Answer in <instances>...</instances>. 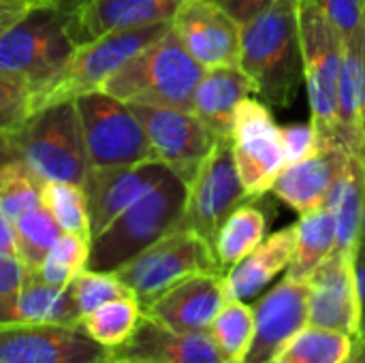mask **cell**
<instances>
[{"label":"cell","mask_w":365,"mask_h":363,"mask_svg":"<svg viewBox=\"0 0 365 363\" xmlns=\"http://www.w3.org/2000/svg\"><path fill=\"white\" fill-rule=\"evenodd\" d=\"M240 68L269 109H287L304 83L297 0H274L242 26Z\"/></svg>","instance_id":"obj_1"},{"label":"cell","mask_w":365,"mask_h":363,"mask_svg":"<svg viewBox=\"0 0 365 363\" xmlns=\"http://www.w3.org/2000/svg\"><path fill=\"white\" fill-rule=\"evenodd\" d=\"M188 186L171 169L128 205L103 233L92 237L86 270L115 272L141 250L180 227Z\"/></svg>","instance_id":"obj_2"},{"label":"cell","mask_w":365,"mask_h":363,"mask_svg":"<svg viewBox=\"0 0 365 363\" xmlns=\"http://www.w3.org/2000/svg\"><path fill=\"white\" fill-rule=\"evenodd\" d=\"M203 71L205 68L184 49L171 28L118 68L101 90L126 105L175 107L190 111L192 92Z\"/></svg>","instance_id":"obj_3"},{"label":"cell","mask_w":365,"mask_h":363,"mask_svg":"<svg viewBox=\"0 0 365 363\" xmlns=\"http://www.w3.org/2000/svg\"><path fill=\"white\" fill-rule=\"evenodd\" d=\"M9 150L43 182H68L83 188L92 171L73 101L32 111L9 135Z\"/></svg>","instance_id":"obj_4"},{"label":"cell","mask_w":365,"mask_h":363,"mask_svg":"<svg viewBox=\"0 0 365 363\" xmlns=\"http://www.w3.org/2000/svg\"><path fill=\"white\" fill-rule=\"evenodd\" d=\"M297 17L310 122L314 124L323 145L340 143L336 124L344 39L317 0H297Z\"/></svg>","instance_id":"obj_5"},{"label":"cell","mask_w":365,"mask_h":363,"mask_svg":"<svg viewBox=\"0 0 365 363\" xmlns=\"http://www.w3.org/2000/svg\"><path fill=\"white\" fill-rule=\"evenodd\" d=\"M169 30L171 21H158L139 28L115 30L79 45L60 75L32 94V111L58 103H71L81 94L101 90L118 68H122L133 56Z\"/></svg>","instance_id":"obj_6"},{"label":"cell","mask_w":365,"mask_h":363,"mask_svg":"<svg viewBox=\"0 0 365 363\" xmlns=\"http://www.w3.org/2000/svg\"><path fill=\"white\" fill-rule=\"evenodd\" d=\"M66 17L49 4H36L0 41V73L38 92L66 62L77 45L66 32Z\"/></svg>","instance_id":"obj_7"},{"label":"cell","mask_w":365,"mask_h":363,"mask_svg":"<svg viewBox=\"0 0 365 363\" xmlns=\"http://www.w3.org/2000/svg\"><path fill=\"white\" fill-rule=\"evenodd\" d=\"M203 272L225 274L218 265L214 246L199 233L178 227L113 274L130 289L143 308L173 285Z\"/></svg>","instance_id":"obj_8"},{"label":"cell","mask_w":365,"mask_h":363,"mask_svg":"<svg viewBox=\"0 0 365 363\" xmlns=\"http://www.w3.org/2000/svg\"><path fill=\"white\" fill-rule=\"evenodd\" d=\"M73 103L92 169L130 167L154 160L148 135L130 105L105 90L81 94Z\"/></svg>","instance_id":"obj_9"},{"label":"cell","mask_w":365,"mask_h":363,"mask_svg":"<svg viewBox=\"0 0 365 363\" xmlns=\"http://www.w3.org/2000/svg\"><path fill=\"white\" fill-rule=\"evenodd\" d=\"M231 150L244 190L250 199L267 195L287 167L282 148V131L276 124L272 109L252 96L237 105Z\"/></svg>","instance_id":"obj_10"},{"label":"cell","mask_w":365,"mask_h":363,"mask_svg":"<svg viewBox=\"0 0 365 363\" xmlns=\"http://www.w3.org/2000/svg\"><path fill=\"white\" fill-rule=\"evenodd\" d=\"M246 201H250V197L240 180L231 139H220L188 184V197L180 227L199 233L214 246L225 220Z\"/></svg>","instance_id":"obj_11"},{"label":"cell","mask_w":365,"mask_h":363,"mask_svg":"<svg viewBox=\"0 0 365 363\" xmlns=\"http://www.w3.org/2000/svg\"><path fill=\"white\" fill-rule=\"evenodd\" d=\"M130 109L148 135L154 160L188 186L220 139L188 109L148 105H130Z\"/></svg>","instance_id":"obj_12"},{"label":"cell","mask_w":365,"mask_h":363,"mask_svg":"<svg viewBox=\"0 0 365 363\" xmlns=\"http://www.w3.org/2000/svg\"><path fill=\"white\" fill-rule=\"evenodd\" d=\"M109 353L79 325H0V363H98Z\"/></svg>","instance_id":"obj_13"},{"label":"cell","mask_w":365,"mask_h":363,"mask_svg":"<svg viewBox=\"0 0 365 363\" xmlns=\"http://www.w3.org/2000/svg\"><path fill=\"white\" fill-rule=\"evenodd\" d=\"M229 300L225 274L203 272L173 285L141 310L143 317L169 332L207 334Z\"/></svg>","instance_id":"obj_14"},{"label":"cell","mask_w":365,"mask_h":363,"mask_svg":"<svg viewBox=\"0 0 365 363\" xmlns=\"http://www.w3.org/2000/svg\"><path fill=\"white\" fill-rule=\"evenodd\" d=\"M171 28L184 49L203 66H240L242 26L210 0H186Z\"/></svg>","instance_id":"obj_15"},{"label":"cell","mask_w":365,"mask_h":363,"mask_svg":"<svg viewBox=\"0 0 365 363\" xmlns=\"http://www.w3.org/2000/svg\"><path fill=\"white\" fill-rule=\"evenodd\" d=\"M308 325L336 329L357 338L359 293L355 255L331 250L308 280Z\"/></svg>","instance_id":"obj_16"},{"label":"cell","mask_w":365,"mask_h":363,"mask_svg":"<svg viewBox=\"0 0 365 363\" xmlns=\"http://www.w3.org/2000/svg\"><path fill=\"white\" fill-rule=\"evenodd\" d=\"M308 280L284 276L252 304L255 340L244 363H269L278 349L308 325Z\"/></svg>","instance_id":"obj_17"},{"label":"cell","mask_w":365,"mask_h":363,"mask_svg":"<svg viewBox=\"0 0 365 363\" xmlns=\"http://www.w3.org/2000/svg\"><path fill=\"white\" fill-rule=\"evenodd\" d=\"M165 171L167 167L158 160L130 167L92 169L83 186L92 237L103 233L128 205H133L152 184H156Z\"/></svg>","instance_id":"obj_18"},{"label":"cell","mask_w":365,"mask_h":363,"mask_svg":"<svg viewBox=\"0 0 365 363\" xmlns=\"http://www.w3.org/2000/svg\"><path fill=\"white\" fill-rule=\"evenodd\" d=\"M351 152L342 143H331L319 152L287 165L272 186V195L297 214L323 205L349 165Z\"/></svg>","instance_id":"obj_19"},{"label":"cell","mask_w":365,"mask_h":363,"mask_svg":"<svg viewBox=\"0 0 365 363\" xmlns=\"http://www.w3.org/2000/svg\"><path fill=\"white\" fill-rule=\"evenodd\" d=\"M186 0H92L66 17L73 43L86 45L115 30L171 21Z\"/></svg>","instance_id":"obj_20"},{"label":"cell","mask_w":365,"mask_h":363,"mask_svg":"<svg viewBox=\"0 0 365 363\" xmlns=\"http://www.w3.org/2000/svg\"><path fill=\"white\" fill-rule=\"evenodd\" d=\"M113 353L130 363H227L210 334H175L148 317Z\"/></svg>","instance_id":"obj_21"},{"label":"cell","mask_w":365,"mask_h":363,"mask_svg":"<svg viewBox=\"0 0 365 363\" xmlns=\"http://www.w3.org/2000/svg\"><path fill=\"white\" fill-rule=\"evenodd\" d=\"M252 94L257 86L240 66L205 68L192 92L190 111L218 139H231L237 105Z\"/></svg>","instance_id":"obj_22"},{"label":"cell","mask_w":365,"mask_h":363,"mask_svg":"<svg viewBox=\"0 0 365 363\" xmlns=\"http://www.w3.org/2000/svg\"><path fill=\"white\" fill-rule=\"evenodd\" d=\"M297 244V225L267 235L250 255L225 274L231 300H257L282 272L289 270Z\"/></svg>","instance_id":"obj_23"},{"label":"cell","mask_w":365,"mask_h":363,"mask_svg":"<svg viewBox=\"0 0 365 363\" xmlns=\"http://www.w3.org/2000/svg\"><path fill=\"white\" fill-rule=\"evenodd\" d=\"M336 135L351 154L365 160V24L344 39Z\"/></svg>","instance_id":"obj_24"},{"label":"cell","mask_w":365,"mask_h":363,"mask_svg":"<svg viewBox=\"0 0 365 363\" xmlns=\"http://www.w3.org/2000/svg\"><path fill=\"white\" fill-rule=\"evenodd\" d=\"M336 216V248L355 255L361 240V220L365 210V160L351 154L349 165L336 180L327 201Z\"/></svg>","instance_id":"obj_25"},{"label":"cell","mask_w":365,"mask_h":363,"mask_svg":"<svg viewBox=\"0 0 365 363\" xmlns=\"http://www.w3.org/2000/svg\"><path fill=\"white\" fill-rule=\"evenodd\" d=\"M15 323L32 325H79V312L71 285L56 287L45 282L36 270L26 267L24 285L17 297Z\"/></svg>","instance_id":"obj_26"},{"label":"cell","mask_w":365,"mask_h":363,"mask_svg":"<svg viewBox=\"0 0 365 363\" xmlns=\"http://www.w3.org/2000/svg\"><path fill=\"white\" fill-rule=\"evenodd\" d=\"M336 248V216L327 203L299 214L297 244L291 265L284 276L295 280H310L317 267Z\"/></svg>","instance_id":"obj_27"},{"label":"cell","mask_w":365,"mask_h":363,"mask_svg":"<svg viewBox=\"0 0 365 363\" xmlns=\"http://www.w3.org/2000/svg\"><path fill=\"white\" fill-rule=\"evenodd\" d=\"M269 216L265 210L250 201L240 205L220 227L214 240V252L220 270L227 274L235 267L246 255H250L267 237Z\"/></svg>","instance_id":"obj_28"},{"label":"cell","mask_w":365,"mask_h":363,"mask_svg":"<svg viewBox=\"0 0 365 363\" xmlns=\"http://www.w3.org/2000/svg\"><path fill=\"white\" fill-rule=\"evenodd\" d=\"M355 338L336 329L306 325L291 336L269 363H351Z\"/></svg>","instance_id":"obj_29"},{"label":"cell","mask_w":365,"mask_h":363,"mask_svg":"<svg viewBox=\"0 0 365 363\" xmlns=\"http://www.w3.org/2000/svg\"><path fill=\"white\" fill-rule=\"evenodd\" d=\"M141 319L143 310L137 297H120L81 317L79 327L96 344L115 351L133 338Z\"/></svg>","instance_id":"obj_30"},{"label":"cell","mask_w":365,"mask_h":363,"mask_svg":"<svg viewBox=\"0 0 365 363\" xmlns=\"http://www.w3.org/2000/svg\"><path fill=\"white\" fill-rule=\"evenodd\" d=\"M227 363H244L255 340L252 304L229 300L207 332Z\"/></svg>","instance_id":"obj_31"},{"label":"cell","mask_w":365,"mask_h":363,"mask_svg":"<svg viewBox=\"0 0 365 363\" xmlns=\"http://www.w3.org/2000/svg\"><path fill=\"white\" fill-rule=\"evenodd\" d=\"M43 180H38L17 156L6 150L0 156V210L9 220L43 203Z\"/></svg>","instance_id":"obj_32"},{"label":"cell","mask_w":365,"mask_h":363,"mask_svg":"<svg viewBox=\"0 0 365 363\" xmlns=\"http://www.w3.org/2000/svg\"><path fill=\"white\" fill-rule=\"evenodd\" d=\"M13 229L17 242V259L28 270H36L45 261L56 240L62 235L60 225L43 203L13 220Z\"/></svg>","instance_id":"obj_33"},{"label":"cell","mask_w":365,"mask_h":363,"mask_svg":"<svg viewBox=\"0 0 365 363\" xmlns=\"http://www.w3.org/2000/svg\"><path fill=\"white\" fill-rule=\"evenodd\" d=\"M41 199L64 233H75L92 240L88 199L81 186L68 182H43Z\"/></svg>","instance_id":"obj_34"},{"label":"cell","mask_w":365,"mask_h":363,"mask_svg":"<svg viewBox=\"0 0 365 363\" xmlns=\"http://www.w3.org/2000/svg\"><path fill=\"white\" fill-rule=\"evenodd\" d=\"M92 240L75 233H64L56 240L45 261L36 267L38 276L56 287H68L77 274L88 267Z\"/></svg>","instance_id":"obj_35"},{"label":"cell","mask_w":365,"mask_h":363,"mask_svg":"<svg viewBox=\"0 0 365 363\" xmlns=\"http://www.w3.org/2000/svg\"><path fill=\"white\" fill-rule=\"evenodd\" d=\"M71 291L79 319L101 308L107 302L120 297H135L130 289L113 272H94V270H83L81 274H77V278L71 282Z\"/></svg>","instance_id":"obj_36"},{"label":"cell","mask_w":365,"mask_h":363,"mask_svg":"<svg viewBox=\"0 0 365 363\" xmlns=\"http://www.w3.org/2000/svg\"><path fill=\"white\" fill-rule=\"evenodd\" d=\"M32 113V92L26 83L0 73V133H15Z\"/></svg>","instance_id":"obj_37"},{"label":"cell","mask_w":365,"mask_h":363,"mask_svg":"<svg viewBox=\"0 0 365 363\" xmlns=\"http://www.w3.org/2000/svg\"><path fill=\"white\" fill-rule=\"evenodd\" d=\"M24 276L26 265L17 257L0 255V325L15 323V308Z\"/></svg>","instance_id":"obj_38"},{"label":"cell","mask_w":365,"mask_h":363,"mask_svg":"<svg viewBox=\"0 0 365 363\" xmlns=\"http://www.w3.org/2000/svg\"><path fill=\"white\" fill-rule=\"evenodd\" d=\"M280 131H282V148H284L287 165L297 163V160L319 152L321 148H325L321 143V137H319L312 122H308V124H291V126H284Z\"/></svg>","instance_id":"obj_39"},{"label":"cell","mask_w":365,"mask_h":363,"mask_svg":"<svg viewBox=\"0 0 365 363\" xmlns=\"http://www.w3.org/2000/svg\"><path fill=\"white\" fill-rule=\"evenodd\" d=\"M334 21L342 39L355 34L365 24V0H317Z\"/></svg>","instance_id":"obj_40"},{"label":"cell","mask_w":365,"mask_h":363,"mask_svg":"<svg viewBox=\"0 0 365 363\" xmlns=\"http://www.w3.org/2000/svg\"><path fill=\"white\" fill-rule=\"evenodd\" d=\"M216 6H220L227 15H231L240 26L255 19L259 13H263L274 0H210Z\"/></svg>","instance_id":"obj_41"},{"label":"cell","mask_w":365,"mask_h":363,"mask_svg":"<svg viewBox=\"0 0 365 363\" xmlns=\"http://www.w3.org/2000/svg\"><path fill=\"white\" fill-rule=\"evenodd\" d=\"M36 4H41V0H0V41Z\"/></svg>","instance_id":"obj_42"},{"label":"cell","mask_w":365,"mask_h":363,"mask_svg":"<svg viewBox=\"0 0 365 363\" xmlns=\"http://www.w3.org/2000/svg\"><path fill=\"white\" fill-rule=\"evenodd\" d=\"M355 278L359 293V332L355 338V351L365 349V244H359L355 252Z\"/></svg>","instance_id":"obj_43"},{"label":"cell","mask_w":365,"mask_h":363,"mask_svg":"<svg viewBox=\"0 0 365 363\" xmlns=\"http://www.w3.org/2000/svg\"><path fill=\"white\" fill-rule=\"evenodd\" d=\"M0 255L17 257V242H15V229L13 220H9L0 210Z\"/></svg>","instance_id":"obj_44"},{"label":"cell","mask_w":365,"mask_h":363,"mask_svg":"<svg viewBox=\"0 0 365 363\" xmlns=\"http://www.w3.org/2000/svg\"><path fill=\"white\" fill-rule=\"evenodd\" d=\"M88 2H92V0H43V4H49V6H53V9L62 11L64 15L75 13L77 9L86 6Z\"/></svg>","instance_id":"obj_45"},{"label":"cell","mask_w":365,"mask_h":363,"mask_svg":"<svg viewBox=\"0 0 365 363\" xmlns=\"http://www.w3.org/2000/svg\"><path fill=\"white\" fill-rule=\"evenodd\" d=\"M98 363H130V362H128L126 357H122V355H118V353H113V351H111L105 359H101Z\"/></svg>","instance_id":"obj_46"},{"label":"cell","mask_w":365,"mask_h":363,"mask_svg":"<svg viewBox=\"0 0 365 363\" xmlns=\"http://www.w3.org/2000/svg\"><path fill=\"white\" fill-rule=\"evenodd\" d=\"M351 363H365V349L364 351H355V355H353Z\"/></svg>","instance_id":"obj_47"},{"label":"cell","mask_w":365,"mask_h":363,"mask_svg":"<svg viewBox=\"0 0 365 363\" xmlns=\"http://www.w3.org/2000/svg\"><path fill=\"white\" fill-rule=\"evenodd\" d=\"M359 244H365V210H364V220H361V240Z\"/></svg>","instance_id":"obj_48"},{"label":"cell","mask_w":365,"mask_h":363,"mask_svg":"<svg viewBox=\"0 0 365 363\" xmlns=\"http://www.w3.org/2000/svg\"><path fill=\"white\" fill-rule=\"evenodd\" d=\"M41 2H43V0H41Z\"/></svg>","instance_id":"obj_49"}]
</instances>
